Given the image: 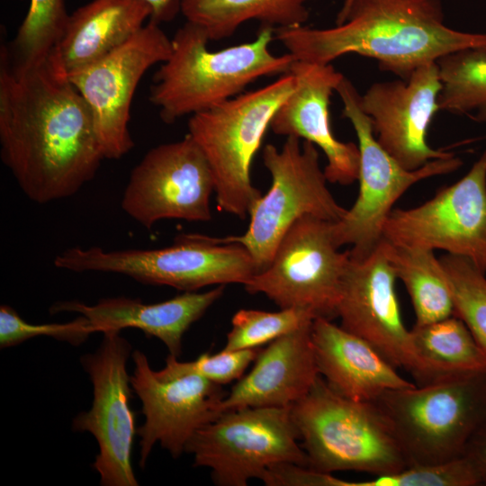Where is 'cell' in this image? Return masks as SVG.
I'll return each instance as SVG.
<instances>
[{
  "instance_id": "obj_8",
  "label": "cell",
  "mask_w": 486,
  "mask_h": 486,
  "mask_svg": "<svg viewBox=\"0 0 486 486\" xmlns=\"http://www.w3.org/2000/svg\"><path fill=\"white\" fill-rule=\"evenodd\" d=\"M262 160L271 176V186L251 206L247 231L217 238L220 243L242 245L251 255L256 273L269 266L281 239L297 220L313 216L336 222L347 211L328 190L319 150L312 142L286 137L280 149L266 144Z\"/></svg>"
},
{
  "instance_id": "obj_7",
  "label": "cell",
  "mask_w": 486,
  "mask_h": 486,
  "mask_svg": "<svg viewBox=\"0 0 486 486\" xmlns=\"http://www.w3.org/2000/svg\"><path fill=\"white\" fill-rule=\"evenodd\" d=\"M59 269L127 275L140 283L195 292L209 285L242 284L256 273L248 251L238 243H220L215 237L183 234L166 248L104 250L74 247L54 259Z\"/></svg>"
},
{
  "instance_id": "obj_22",
  "label": "cell",
  "mask_w": 486,
  "mask_h": 486,
  "mask_svg": "<svg viewBox=\"0 0 486 486\" xmlns=\"http://www.w3.org/2000/svg\"><path fill=\"white\" fill-rule=\"evenodd\" d=\"M311 342L320 375L342 396L372 401L386 391L415 384L368 342L330 320H313Z\"/></svg>"
},
{
  "instance_id": "obj_27",
  "label": "cell",
  "mask_w": 486,
  "mask_h": 486,
  "mask_svg": "<svg viewBox=\"0 0 486 486\" xmlns=\"http://www.w3.org/2000/svg\"><path fill=\"white\" fill-rule=\"evenodd\" d=\"M436 63L442 81L439 110L486 123V50H459Z\"/></svg>"
},
{
  "instance_id": "obj_15",
  "label": "cell",
  "mask_w": 486,
  "mask_h": 486,
  "mask_svg": "<svg viewBox=\"0 0 486 486\" xmlns=\"http://www.w3.org/2000/svg\"><path fill=\"white\" fill-rule=\"evenodd\" d=\"M214 179L202 151L187 133L149 149L132 169L122 209L148 230L164 219L209 221Z\"/></svg>"
},
{
  "instance_id": "obj_30",
  "label": "cell",
  "mask_w": 486,
  "mask_h": 486,
  "mask_svg": "<svg viewBox=\"0 0 486 486\" xmlns=\"http://www.w3.org/2000/svg\"><path fill=\"white\" fill-rule=\"evenodd\" d=\"M315 316L299 308L270 312L252 309L238 310L231 320L224 349L260 348L278 338L312 323Z\"/></svg>"
},
{
  "instance_id": "obj_33",
  "label": "cell",
  "mask_w": 486,
  "mask_h": 486,
  "mask_svg": "<svg viewBox=\"0 0 486 486\" xmlns=\"http://www.w3.org/2000/svg\"><path fill=\"white\" fill-rule=\"evenodd\" d=\"M268 486H345L346 481L292 463L270 467L262 480Z\"/></svg>"
},
{
  "instance_id": "obj_28",
  "label": "cell",
  "mask_w": 486,
  "mask_h": 486,
  "mask_svg": "<svg viewBox=\"0 0 486 486\" xmlns=\"http://www.w3.org/2000/svg\"><path fill=\"white\" fill-rule=\"evenodd\" d=\"M69 14L64 0H30V6L7 53L13 63L32 66L44 61L60 39Z\"/></svg>"
},
{
  "instance_id": "obj_18",
  "label": "cell",
  "mask_w": 486,
  "mask_h": 486,
  "mask_svg": "<svg viewBox=\"0 0 486 486\" xmlns=\"http://www.w3.org/2000/svg\"><path fill=\"white\" fill-rule=\"evenodd\" d=\"M442 81L436 62L416 68L407 79L376 82L360 102L379 144L404 168L454 156L428 144V129L439 110Z\"/></svg>"
},
{
  "instance_id": "obj_35",
  "label": "cell",
  "mask_w": 486,
  "mask_h": 486,
  "mask_svg": "<svg viewBox=\"0 0 486 486\" xmlns=\"http://www.w3.org/2000/svg\"><path fill=\"white\" fill-rule=\"evenodd\" d=\"M147 3L152 10L149 21L160 23L173 20L180 12V0H140Z\"/></svg>"
},
{
  "instance_id": "obj_5",
  "label": "cell",
  "mask_w": 486,
  "mask_h": 486,
  "mask_svg": "<svg viewBox=\"0 0 486 486\" xmlns=\"http://www.w3.org/2000/svg\"><path fill=\"white\" fill-rule=\"evenodd\" d=\"M308 467L325 473L356 471L374 476L408 467L395 436L373 401L333 391L320 375L291 407Z\"/></svg>"
},
{
  "instance_id": "obj_32",
  "label": "cell",
  "mask_w": 486,
  "mask_h": 486,
  "mask_svg": "<svg viewBox=\"0 0 486 486\" xmlns=\"http://www.w3.org/2000/svg\"><path fill=\"white\" fill-rule=\"evenodd\" d=\"M260 348L221 351L211 355L203 353L195 360L182 362L183 365L220 385L239 380L248 367L254 363Z\"/></svg>"
},
{
  "instance_id": "obj_26",
  "label": "cell",
  "mask_w": 486,
  "mask_h": 486,
  "mask_svg": "<svg viewBox=\"0 0 486 486\" xmlns=\"http://www.w3.org/2000/svg\"><path fill=\"white\" fill-rule=\"evenodd\" d=\"M413 349L435 380L454 373L486 371V354L456 316L410 329Z\"/></svg>"
},
{
  "instance_id": "obj_16",
  "label": "cell",
  "mask_w": 486,
  "mask_h": 486,
  "mask_svg": "<svg viewBox=\"0 0 486 486\" xmlns=\"http://www.w3.org/2000/svg\"><path fill=\"white\" fill-rule=\"evenodd\" d=\"M383 238L445 250L469 259L486 274V150L464 177L423 204L392 210Z\"/></svg>"
},
{
  "instance_id": "obj_21",
  "label": "cell",
  "mask_w": 486,
  "mask_h": 486,
  "mask_svg": "<svg viewBox=\"0 0 486 486\" xmlns=\"http://www.w3.org/2000/svg\"><path fill=\"white\" fill-rule=\"evenodd\" d=\"M224 288L225 285H218L203 292H184L167 301L150 304L127 297L105 298L94 305L78 301L58 302L50 307V312H76L101 333L127 328L140 329L146 336L162 341L169 355L178 358L184 333L220 298Z\"/></svg>"
},
{
  "instance_id": "obj_36",
  "label": "cell",
  "mask_w": 486,
  "mask_h": 486,
  "mask_svg": "<svg viewBox=\"0 0 486 486\" xmlns=\"http://www.w3.org/2000/svg\"><path fill=\"white\" fill-rule=\"evenodd\" d=\"M353 0H344L343 1V4H342V6L337 15V18H336V24H340L343 22L344 21V18H345V15L350 6V4H352Z\"/></svg>"
},
{
  "instance_id": "obj_10",
  "label": "cell",
  "mask_w": 486,
  "mask_h": 486,
  "mask_svg": "<svg viewBox=\"0 0 486 486\" xmlns=\"http://www.w3.org/2000/svg\"><path fill=\"white\" fill-rule=\"evenodd\" d=\"M299 439L291 407H245L221 411L194 434L185 452L194 466L211 470L215 484L246 486L278 464L308 467Z\"/></svg>"
},
{
  "instance_id": "obj_31",
  "label": "cell",
  "mask_w": 486,
  "mask_h": 486,
  "mask_svg": "<svg viewBox=\"0 0 486 486\" xmlns=\"http://www.w3.org/2000/svg\"><path fill=\"white\" fill-rule=\"evenodd\" d=\"M95 332L94 327L82 315L67 323L32 324L23 320L12 307H0L1 348L14 346L39 336L79 346Z\"/></svg>"
},
{
  "instance_id": "obj_6",
  "label": "cell",
  "mask_w": 486,
  "mask_h": 486,
  "mask_svg": "<svg viewBox=\"0 0 486 486\" xmlns=\"http://www.w3.org/2000/svg\"><path fill=\"white\" fill-rule=\"evenodd\" d=\"M294 87L295 77L288 72L265 86L191 115L188 134L211 167L220 211L245 220L262 196L251 181L253 158Z\"/></svg>"
},
{
  "instance_id": "obj_14",
  "label": "cell",
  "mask_w": 486,
  "mask_h": 486,
  "mask_svg": "<svg viewBox=\"0 0 486 486\" xmlns=\"http://www.w3.org/2000/svg\"><path fill=\"white\" fill-rule=\"evenodd\" d=\"M97 350L81 357L94 388L92 407L73 420V429L91 433L99 446L93 464L103 486H137L131 452L137 429L130 408L127 362L133 352L120 331L103 333Z\"/></svg>"
},
{
  "instance_id": "obj_19",
  "label": "cell",
  "mask_w": 486,
  "mask_h": 486,
  "mask_svg": "<svg viewBox=\"0 0 486 486\" xmlns=\"http://www.w3.org/2000/svg\"><path fill=\"white\" fill-rule=\"evenodd\" d=\"M290 73L295 87L274 114L270 128L276 135L295 136L312 142L327 158V180L349 185L358 179L360 151L354 142L333 134L329 119L330 97L344 76L331 64L294 60Z\"/></svg>"
},
{
  "instance_id": "obj_11",
  "label": "cell",
  "mask_w": 486,
  "mask_h": 486,
  "mask_svg": "<svg viewBox=\"0 0 486 486\" xmlns=\"http://www.w3.org/2000/svg\"><path fill=\"white\" fill-rule=\"evenodd\" d=\"M331 221L313 216L297 220L281 239L272 261L244 284L251 294L264 293L280 309L299 308L315 318L333 320L349 250L338 251Z\"/></svg>"
},
{
  "instance_id": "obj_13",
  "label": "cell",
  "mask_w": 486,
  "mask_h": 486,
  "mask_svg": "<svg viewBox=\"0 0 486 486\" xmlns=\"http://www.w3.org/2000/svg\"><path fill=\"white\" fill-rule=\"evenodd\" d=\"M158 23L149 21L124 44L68 76L85 99L104 158L119 159L133 147L130 105L144 74L172 52Z\"/></svg>"
},
{
  "instance_id": "obj_25",
  "label": "cell",
  "mask_w": 486,
  "mask_h": 486,
  "mask_svg": "<svg viewBox=\"0 0 486 486\" xmlns=\"http://www.w3.org/2000/svg\"><path fill=\"white\" fill-rule=\"evenodd\" d=\"M386 256L411 299L417 325L454 315L451 291L434 250L382 239Z\"/></svg>"
},
{
  "instance_id": "obj_34",
  "label": "cell",
  "mask_w": 486,
  "mask_h": 486,
  "mask_svg": "<svg viewBox=\"0 0 486 486\" xmlns=\"http://www.w3.org/2000/svg\"><path fill=\"white\" fill-rule=\"evenodd\" d=\"M464 456L474 468L481 484L486 485V417L470 438Z\"/></svg>"
},
{
  "instance_id": "obj_12",
  "label": "cell",
  "mask_w": 486,
  "mask_h": 486,
  "mask_svg": "<svg viewBox=\"0 0 486 486\" xmlns=\"http://www.w3.org/2000/svg\"><path fill=\"white\" fill-rule=\"evenodd\" d=\"M133 392L140 398L145 421L137 428L140 441L139 464L144 468L155 444L179 457L190 438L215 419L225 397L221 385L186 369L177 357L168 355L159 371L151 368L146 355L131 353Z\"/></svg>"
},
{
  "instance_id": "obj_1",
  "label": "cell",
  "mask_w": 486,
  "mask_h": 486,
  "mask_svg": "<svg viewBox=\"0 0 486 486\" xmlns=\"http://www.w3.org/2000/svg\"><path fill=\"white\" fill-rule=\"evenodd\" d=\"M1 158L22 193L48 203L75 195L104 159L90 110L52 53L20 66L0 51Z\"/></svg>"
},
{
  "instance_id": "obj_4",
  "label": "cell",
  "mask_w": 486,
  "mask_h": 486,
  "mask_svg": "<svg viewBox=\"0 0 486 486\" xmlns=\"http://www.w3.org/2000/svg\"><path fill=\"white\" fill-rule=\"evenodd\" d=\"M388 421L408 466L464 456L486 417V371L454 373L372 400Z\"/></svg>"
},
{
  "instance_id": "obj_20",
  "label": "cell",
  "mask_w": 486,
  "mask_h": 486,
  "mask_svg": "<svg viewBox=\"0 0 486 486\" xmlns=\"http://www.w3.org/2000/svg\"><path fill=\"white\" fill-rule=\"evenodd\" d=\"M311 326L284 335L260 350L250 372L220 401V412L245 407H292L305 396L320 376Z\"/></svg>"
},
{
  "instance_id": "obj_24",
  "label": "cell",
  "mask_w": 486,
  "mask_h": 486,
  "mask_svg": "<svg viewBox=\"0 0 486 486\" xmlns=\"http://www.w3.org/2000/svg\"><path fill=\"white\" fill-rule=\"evenodd\" d=\"M309 1L180 0V12L186 21L202 27L210 40H220L251 20L274 29L304 25L310 16Z\"/></svg>"
},
{
  "instance_id": "obj_23",
  "label": "cell",
  "mask_w": 486,
  "mask_h": 486,
  "mask_svg": "<svg viewBox=\"0 0 486 486\" xmlns=\"http://www.w3.org/2000/svg\"><path fill=\"white\" fill-rule=\"evenodd\" d=\"M151 14L140 0H93L69 14L51 53L68 75L124 44Z\"/></svg>"
},
{
  "instance_id": "obj_2",
  "label": "cell",
  "mask_w": 486,
  "mask_h": 486,
  "mask_svg": "<svg viewBox=\"0 0 486 486\" xmlns=\"http://www.w3.org/2000/svg\"><path fill=\"white\" fill-rule=\"evenodd\" d=\"M296 60L327 65L347 54L377 60L382 70L407 79L418 67L459 50H486V33L445 22L441 0H353L334 27L274 29Z\"/></svg>"
},
{
  "instance_id": "obj_3",
  "label": "cell",
  "mask_w": 486,
  "mask_h": 486,
  "mask_svg": "<svg viewBox=\"0 0 486 486\" xmlns=\"http://www.w3.org/2000/svg\"><path fill=\"white\" fill-rule=\"evenodd\" d=\"M273 40L274 28L262 25L254 40L210 51L204 29L186 21L153 76L149 100L161 120L172 123L238 95L260 77L288 73L295 58L272 53Z\"/></svg>"
},
{
  "instance_id": "obj_9",
  "label": "cell",
  "mask_w": 486,
  "mask_h": 486,
  "mask_svg": "<svg viewBox=\"0 0 486 486\" xmlns=\"http://www.w3.org/2000/svg\"><path fill=\"white\" fill-rule=\"evenodd\" d=\"M342 103V115L352 123L360 151L359 193L354 205L332 223V236L340 248L351 245L349 255L369 256L383 239L385 221L396 201L414 184L452 173L463 164L455 157L428 162L416 170L404 168L377 141L370 117L361 106V94L345 76L335 90Z\"/></svg>"
},
{
  "instance_id": "obj_17",
  "label": "cell",
  "mask_w": 486,
  "mask_h": 486,
  "mask_svg": "<svg viewBox=\"0 0 486 486\" xmlns=\"http://www.w3.org/2000/svg\"><path fill=\"white\" fill-rule=\"evenodd\" d=\"M396 274L382 240L366 257L350 260L343 278L337 314L340 326L368 342L397 369L423 385L435 381L413 349L402 320Z\"/></svg>"
},
{
  "instance_id": "obj_29",
  "label": "cell",
  "mask_w": 486,
  "mask_h": 486,
  "mask_svg": "<svg viewBox=\"0 0 486 486\" xmlns=\"http://www.w3.org/2000/svg\"><path fill=\"white\" fill-rule=\"evenodd\" d=\"M448 283L454 316L467 326L486 354V276L463 256L446 254L439 258Z\"/></svg>"
}]
</instances>
